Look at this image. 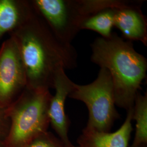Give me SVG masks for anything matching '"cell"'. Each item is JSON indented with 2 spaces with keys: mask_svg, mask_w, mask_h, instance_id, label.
<instances>
[{
  "mask_svg": "<svg viewBox=\"0 0 147 147\" xmlns=\"http://www.w3.org/2000/svg\"><path fill=\"white\" fill-rule=\"evenodd\" d=\"M9 36L20 54L26 73V87L53 88L60 70L77 67L75 49L71 44L59 39L34 9L26 21Z\"/></svg>",
  "mask_w": 147,
  "mask_h": 147,
  "instance_id": "obj_1",
  "label": "cell"
},
{
  "mask_svg": "<svg viewBox=\"0 0 147 147\" xmlns=\"http://www.w3.org/2000/svg\"><path fill=\"white\" fill-rule=\"evenodd\" d=\"M90 47L92 62L110 74L116 105L126 111L132 109L147 76V59L137 52L131 41L114 33L109 38H96Z\"/></svg>",
  "mask_w": 147,
  "mask_h": 147,
  "instance_id": "obj_2",
  "label": "cell"
},
{
  "mask_svg": "<svg viewBox=\"0 0 147 147\" xmlns=\"http://www.w3.org/2000/svg\"><path fill=\"white\" fill-rule=\"evenodd\" d=\"M53 95L50 89L26 87L7 107L10 127L5 147H24L48 131L49 108Z\"/></svg>",
  "mask_w": 147,
  "mask_h": 147,
  "instance_id": "obj_3",
  "label": "cell"
},
{
  "mask_svg": "<svg viewBox=\"0 0 147 147\" xmlns=\"http://www.w3.org/2000/svg\"><path fill=\"white\" fill-rule=\"evenodd\" d=\"M34 11L54 34L63 42L71 44L89 16L109 8L125 5L120 0H32Z\"/></svg>",
  "mask_w": 147,
  "mask_h": 147,
  "instance_id": "obj_4",
  "label": "cell"
},
{
  "mask_svg": "<svg viewBox=\"0 0 147 147\" xmlns=\"http://www.w3.org/2000/svg\"><path fill=\"white\" fill-rule=\"evenodd\" d=\"M86 105L88 111L87 129L110 132L115 121L120 118L115 107L113 82L106 69L101 68L96 79L86 85L75 84L68 96Z\"/></svg>",
  "mask_w": 147,
  "mask_h": 147,
  "instance_id": "obj_5",
  "label": "cell"
},
{
  "mask_svg": "<svg viewBox=\"0 0 147 147\" xmlns=\"http://www.w3.org/2000/svg\"><path fill=\"white\" fill-rule=\"evenodd\" d=\"M26 86L20 54L16 42L9 37L0 47V104L8 107Z\"/></svg>",
  "mask_w": 147,
  "mask_h": 147,
  "instance_id": "obj_6",
  "label": "cell"
},
{
  "mask_svg": "<svg viewBox=\"0 0 147 147\" xmlns=\"http://www.w3.org/2000/svg\"><path fill=\"white\" fill-rule=\"evenodd\" d=\"M75 83L69 78L65 70L61 69L56 75L53 95L49 108L50 124L58 137L67 147H73L68 136L70 121L65 112L64 105L67 96L73 90Z\"/></svg>",
  "mask_w": 147,
  "mask_h": 147,
  "instance_id": "obj_7",
  "label": "cell"
},
{
  "mask_svg": "<svg viewBox=\"0 0 147 147\" xmlns=\"http://www.w3.org/2000/svg\"><path fill=\"white\" fill-rule=\"evenodd\" d=\"M143 1H129L115 9V26L129 41H139L147 46V20L142 11Z\"/></svg>",
  "mask_w": 147,
  "mask_h": 147,
  "instance_id": "obj_8",
  "label": "cell"
},
{
  "mask_svg": "<svg viewBox=\"0 0 147 147\" xmlns=\"http://www.w3.org/2000/svg\"><path fill=\"white\" fill-rule=\"evenodd\" d=\"M133 108L127 111L126 118L114 132H103L84 127L73 147H128L133 130Z\"/></svg>",
  "mask_w": 147,
  "mask_h": 147,
  "instance_id": "obj_9",
  "label": "cell"
},
{
  "mask_svg": "<svg viewBox=\"0 0 147 147\" xmlns=\"http://www.w3.org/2000/svg\"><path fill=\"white\" fill-rule=\"evenodd\" d=\"M33 11L31 1L0 0V39L20 26Z\"/></svg>",
  "mask_w": 147,
  "mask_h": 147,
  "instance_id": "obj_10",
  "label": "cell"
},
{
  "mask_svg": "<svg viewBox=\"0 0 147 147\" xmlns=\"http://www.w3.org/2000/svg\"><path fill=\"white\" fill-rule=\"evenodd\" d=\"M133 120L136 121V131L131 147L146 146L147 144V94L137 93L133 107Z\"/></svg>",
  "mask_w": 147,
  "mask_h": 147,
  "instance_id": "obj_11",
  "label": "cell"
},
{
  "mask_svg": "<svg viewBox=\"0 0 147 147\" xmlns=\"http://www.w3.org/2000/svg\"><path fill=\"white\" fill-rule=\"evenodd\" d=\"M116 8H106L89 16L82 23L81 30L96 32L104 38H110L113 33V27L115 26Z\"/></svg>",
  "mask_w": 147,
  "mask_h": 147,
  "instance_id": "obj_12",
  "label": "cell"
},
{
  "mask_svg": "<svg viewBox=\"0 0 147 147\" xmlns=\"http://www.w3.org/2000/svg\"><path fill=\"white\" fill-rule=\"evenodd\" d=\"M24 147H67L51 132H45L36 137Z\"/></svg>",
  "mask_w": 147,
  "mask_h": 147,
  "instance_id": "obj_13",
  "label": "cell"
},
{
  "mask_svg": "<svg viewBox=\"0 0 147 147\" xmlns=\"http://www.w3.org/2000/svg\"><path fill=\"white\" fill-rule=\"evenodd\" d=\"M10 127L7 107L0 104V141L3 142L7 136Z\"/></svg>",
  "mask_w": 147,
  "mask_h": 147,
  "instance_id": "obj_14",
  "label": "cell"
},
{
  "mask_svg": "<svg viewBox=\"0 0 147 147\" xmlns=\"http://www.w3.org/2000/svg\"><path fill=\"white\" fill-rule=\"evenodd\" d=\"M0 147H5L4 143H3V142L1 141H0Z\"/></svg>",
  "mask_w": 147,
  "mask_h": 147,
  "instance_id": "obj_15",
  "label": "cell"
},
{
  "mask_svg": "<svg viewBox=\"0 0 147 147\" xmlns=\"http://www.w3.org/2000/svg\"><path fill=\"white\" fill-rule=\"evenodd\" d=\"M147 147V146H143V147Z\"/></svg>",
  "mask_w": 147,
  "mask_h": 147,
  "instance_id": "obj_16",
  "label": "cell"
}]
</instances>
